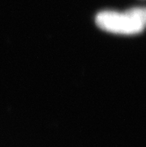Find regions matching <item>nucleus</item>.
I'll return each mask as SVG.
<instances>
[{"label":"nucleus","mask_w":146,"mask_h":147,"mask_svg":"<svg viewBox=\"0 0 146 147\" xmlns=\"http://www.w3.org/2000/svg\"><path fill=\"white\" fill-rule=\"evenodd\" d=\"M145 10L143 7H134L118 13L104 11L97 14L96 22L100 28L106 32L120 34H135L140 33L145 25Z\"/></svg>","instance_id":"nucleus-1"}]
</instances>
